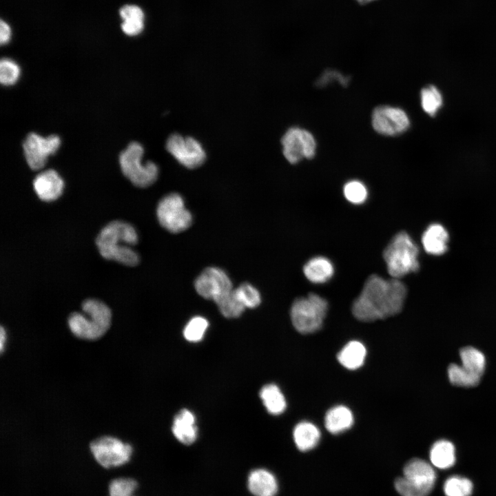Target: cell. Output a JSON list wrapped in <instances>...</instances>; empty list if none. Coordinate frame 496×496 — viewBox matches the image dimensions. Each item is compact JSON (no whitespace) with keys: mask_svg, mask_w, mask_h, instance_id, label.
<instances>
[{"mask_svg":"<svg viewBox=\"0 0 496 496\" xmlns=\"http://www.w3.org/2000/svg\"><path fill=\"white\" fill-rule=\"evenodd\" d=\"M419 250L405 231L397 234L383 252L387 271L393 278L399 279L419 269Z\"/></svg>","mask_w":496,"mask_h":496,"instance_id":"obj_4","label":"cell"},{"mask_svg":"<svg viewBox=\"0 0 496 496\" xmlns=\"http://www.w3.org/2000/svg\"><path fill=\"white\" fill-rule=\"evenodd\" d=\"M144 28V20L130 19L125 20L121 24L123 32L128 36H135L140 34Z\"/></svg>","mask_w":496,"mask_h":496,"instance_id":"obj_36","label":"cell"},{"mask_svg":"<svg viewBox=\"0 0 496 496\" xmlns=\"http://www.w3.org/2000/svg\"><path fill=\"white\" fill-rule=\"evenodd\" d=\"M366 351L364 344L358 341H351L338 353L339 362L351 370L360 367L365 359Z\"/></svg>","mask_w":496,"mask_h":496,"instance_id":"obj_22","label":"cell"},{"mask_svg":"<svg viewBox=\"0 0 496 496\" xmlns=\"http://www.w3.org/2000/svg\"><path fill=\"white\" fill-rule=\"evenodd\" d=\"M327 309V302L318 294L297 298L291 308L292 324L300 333H313L322 327Z\"/></svg>","mask_w":496,"mask_h":496,"instance_id":"obj_7","label":"cell"},{"mask_svg":"<svg viewBox=\"0 0 496 496\" xmlns=\"http://www.w3.org/2000/svg\"><path fill=\"white\" fill-rule=\"evenodd\" d=\"M6 341V331H5L3 326L1 327L0 331V349L1 353L3 351L4 344Z\"/></svg>","mask_w":496,"mask_h":496,"instance_id":"obj_38","label":"cell"},{"mask_svg":"<svg viewBox=\"0 0 496 496\" xmlns=\"http://www.w3.org/2000/svg\"><path fill=\"white\" fill-rule=\"evenodd\" d=\"M356 1L361 4H365V3H368L375 1V0H356Z\"/></svg>","mask_w":496,"mask_h":496,"instance_id":"obj_39","label":"cell"},{"mask_svg":"<svg viewBox=\"0 0 496 496\" xmlns=\"http://www.w3.org/2000/svg\"><path fill=\"white\" fill-rule=\"evenodd\" d=\"M248 488L254 496H275L278 491V483L271 473L259 468L250 473Z\"/></svg>","mask_w":496,"mask_h":496,"instance_id":"obj_18","label":"cell"},{"mask_svg":"<svg viewBox=\"0 0 496 496\" xmlns=\"http://www.w3.org/2000/svg\"><path fill=\"white\" fill-rule=\"evenodd\" d=\"M406 292V286L398 279L386 280L378 275H371L353 304V314L363 322L396 315L402 309Z\"/></svg>","mask_w":496,"mask_h":496,"instance_id":"obj_1","label":"cell"},{"mask_svg":"<svg viewBox=\"0 0 496 496\" xmlns=\"http://www.w3.org/2000/svg\"><path fill=\"white\" fill-rule=\"evenodd\" d=\"M33 187L41 200L51 202L61 196L64 183L55 170L47 169L36 176L33 180Z\"/></svg>","mask_w":496,"mask_h":496,"instance_id":"obj_15","label":"cell"},{"mask_svg":"<svg viewBox=\"0 0 496 496\" xmlns=\"http://www.w3.org/2000/svg\"><path fill=\"white\" fill-rule=\"evenodd\" d=\"M371 123L379 134L395 136L405 132L409 120L402 110L386 105L378 106L373 112Z\"/></svg>","mask_w":496,"mask_h":496,"instance_id":"obj_14","label":"cell"},{"mask_svg":"<svg viewBox=\"0 0 496 496\" xmlns=\"http://www.w3.org/2000/svg\"><path fill=\"white\" fill-rule=\"evenodd\" d=\"M137 487V482L132 478H116L110 483V496H134V493Z\"/></svg>","mask_w":496,"mask_h":496,"instance_id":"obj_32","label":"cell"},{"mask_svg":"<svg viewBox=\"0 0 496 496\" xmlns=\"http://www.w3.org/2000/svg\"><path fill=\"white\" fill-rule=\"evenodd\" d=\"M209 326V322L202 316L192 318L186 324L183 330L185 338L192 342L200 341Z\"/></svg>","mask_w":496,"mask_h":496,"instance_id":"obj_30","label":"cell"},{"mask_svg":"<svg viewBox=\"0 0 496 496\" xmlns=\"http://www.w3.org/2000/svg\"><path fill=\"white\" fill-rule=\"evenodd\" d=\"M20 68L10 59H2L0 62V81L3 85H12L19 79Z\"/></svg>","mask_w":496,"mask_h":496,"instance_id":"obj_33","label":"cell"},{"mask_svg":"<svg viewBox=\"0 0 496 496\" xmlns=\"http://www.w3.org/2000/svg\"><path fill=\"white\" fill-rule=\"evenodd\" d=\"M320 438L319 429L313 424L302 422L293 430V439L297 448L301 451L313 448Z\"/></svg>","mask_w":496,"mask_h":496,"instance_id":"obj_21","label":"cell"},{"mask_svg":"<svg viewBox=\"0 0 496 496\" xmlns=\"http://www.w3.org/2000/svg\"><path fill=\"white\" fill-rule=\"evenodd\" d=\"M448 234L440 224L430 225L422 237V243L425 251L431 255L440 256L448 249Z\"/></svg>","mask_w":496,"mask_h":496,"instance_id":"obj_17","label":"cell"},{"mask_svg":"<svg viewBox=\"0 0 496 496\" xmlns=\"http://www.w3.org/2000/svg\"><path fill=\"white\" fill-rule=\"evenodd\" d=\"M282 152L285 158L291 164H295L303 158H312L316 152V141L308 131L291 127L281 139Z\"/></svg>","mask_w":496,"mask_h":496,"instance_id":"obj_11","label":"cell"},{"mask_svg":"<svg viewBox=\"0 0 496 496\" xmlns=\"http://www.w3.org/2000/svg\"><path fill=\"white\" fill-rule=\"evenodd\" d=\"M448 376L451 383L453 385L462 387H473L477 386L481 380V376L473 374L462 365L451 364L448 367Z\"/></svg>","mask_w":496,"mask_h":496,"instance_id":"obj_26","label":"cell"},{"mask_svg":"<svg viewBox=\"0 0 496 496\" xmlns=\"http://www.w3.org/2000/svg\"><path fill=\"white\" fill-rule=\"evenodd\" d=\"M446 496H470L473 491V484L467 478L452 476L444 484Z\"/></svg>","mask_w":496,"mask_h":496,"instance_id":"obj_29","label":"cell"},{"mask_svg":"<svg viewBox=\"0 0 496 496\" xmlns=\"http://www.w3.org/2000/svg\"><path fill=\"white\" fill-rule=\"evenodd\" d=\"M344 194L347 200L353 204L363 203L367 198V189L358 180L348 182L344 187Z\"/></svg>","mask_w":496,"mask_h":496,"instance_id":"obj_34","label":"cell"},{"mask_svg":"<svg viewBox=\"0 0 496 496\" xmlns=\"http://www.w3.org/2000/svg\"><path fill=\"white\" fill-rule=\"evenodd\" d=\"M165 147L180 164L189 169L200 166L206 158V153L202 145L190 136L172 134L168 137Z\"/></svg>","mask_w":496,"mask_h":496,"instance_id":"obj_10","label":"cell"},{"mask_svg":"<svg viewBox=\"0 0 496 496\" xmlns=\"http://www.w3.org/2000/svg\"><path fill=\"white\" fill-rule=\"evenodd\" d=\"M404 476L395 481V488L401 496H428L433 488L436 475L427 462L414 458L404 467Z\"/></svg>","mask_w":496,"mask_h":496,"instance_id":"obj_5","label":"cell"},{"mask_svg":"<svg viewBox=\"0 0 496 496\" xmlns=\"http://www.w3.org/2000/svg\"><path fill=\"white\" fill-rule=\"evenodd\" d=\"M143 146L132 142L119 155V164L123 175L138 187L152 185L158 176V167L152 161L142 163Z\"/></svg>","mask_w":496,"mask_h":496,"instance_id":"obj_6","label":"cell"},{"mask_svg":"<svg viewBox=\"0 0 496 496\" xmlns=\"http://www.w3.org/2000/svg\"><path fill=\"white\" fill-rule=\"evenodd\" d=\"M90 449L96 461L105 468L126 464L133 451L130 444L110 435L94 439L90 444Z\"/></svg>","mask_w":496,"mask_h":496,"instance_id":"obj_9","label":"cell"},{"mask_svg":"<svg viewBox=\"0 0 496 496\" xmlns=\"http://www.w3.org/2000/svg\"><path fill=\"white\" fill-rule=\"evenodd\" d=\"M81 309L83 313L73 312L68 318L70 331L81 340L93 341L101 338L111 326V309L96 298L85 299Z\"/></svg>","mask_w":496,"mask_h":496,"instance_id":"obj_3","label":"cell"},{"mask_svg":"<svg viewBox=\"0 0 496 496\" xmlns=\"http://www.w3.org/2000/svg\"><path fill=\"white\" fill-rule=\"evenodd\" d=\"M172 429L175 437L182 444L189 445L194 443L198 436L194 413L186 409L180 411L174 419Z\"/></svg>","mask_w":496,"mask_h":496,"instance_id":"obj_16","label":"cell"},{"mask_svg":"<svg viewBox=\"0 0 496 496\" xmlns=\"http://www.w3.org/2000/svg\"><path fill=\"white\" fill-rule=\"evenodd\" d=\"M119 14L123 21L130 19L144 20V13L142 9L135 5H125L123 6Z\"/></svg>","mask_w":496,"mask_h":496,"instance_id":"obj_35","label":"cell"},{"mask_svg":"<svg viewBox=\"0 0 496 496\" xmlns=\"http://www.w3.org/2000/svg\"><path fill=\"white\" fill-rule=\"evenodd\" d=\"M455 447L453 443L446 440L435 442L430 451L431 463L437 468L446 469L455 462Z\"/></svg>","mask_w":496,"mask_h":496,"instance_id":"obj_23","label":"cell"},{"mask_svg":"<svg viewBox=\"0 0 496 496\" xmlns=\"http://www.w3.org/2000/svg\"><path fill=\"white\" fill-rule=\"evenodd\" d=\"M11 36V30L9 25L3 21V20H1L0 22V42L1 45L7 43L10 39Z\"/></svg>","mask_w":496,"mask_h":496,"instance_id":"obj_37","label":"cell"},{"mask_svg":"<svg viewBox=\"0 0 496 496\" xmlns=\"http://www.w3.org/2000/svg\"><path fill=\"white\" fill-rule=\"evenodd\" d=\"M156 216L161 225L172 233L187 229L192 223V216L185 207L183 197L177 193L164 196L158 203Z\"/></svg>","mask_w":496,"mask_h":496,"instance_id":"obj_8","label":"cell"},{"mask_svg":"<svg viewBox=\"0 0 496 496\" xmlns=\"http://www.w3.org/2000/svg\"><path fill=\"white\" fill-rule=\"evenodd\" d=\"M260 397L270 414H281L286 409L285 398L276 384H269L265 385L260 389Z\"/></svg>","mask_w":496,"mask_h":496,"instance_id":"obj_24","label":"cell"},{"mask_svg":"<svg viewBox=\"0 0 496 496\" xmlns=\"http://www.w3.org/2000/svg\"><path fill=\"white\" fill-rule=\"evenodd\" d=\"M421 105L423 110L430 116H435L442 105V97L433 85L423 88L421 91Z\"/></svg>","mask_w":496,"mask_h":496,"instance_id":"obj_28","label":"cell"},{"mask_svg":"<svg viewBox=\"0 0 496 496\" xmlns=\"http://www.w3.org/2000/svg\"><path fill=\"white\" fill-rule=\"evenodd\" d=\"M333 271L334 269L331 261L322 256L310 259L303 267L306 278L316 284L328 281L332 277Z\"/></svg>","mask_w":496,"mask_h":496,"instance_id":"obj_19","label":"cell"},{"mask_svg":"<svg viewBox=\"0 0 496 496\" xmlns=\"http://www.w3.org/2000/svg\"><path fill=\"white\" fill-rule=\"evenodd\" d=\"M61 140L56 135L43 137L36 133L28 134L23 143L26 162L32 170L42 169L49 156L59 149Z\"/></svg>","mask_w":496,"mask_h":496,"instance_id":"obj_12","label":"cell"},{"mask_svg":"<svg viewBox=\"0 0 496 496\" xmlns=\"http://www.w3.org/2000/svg\"><path fill=\"white\" fill-rule=\"evenodd\" d=\"M324 423L328 431L338 434L351 428L353 423V416L347 407L336 406L327 413Z\"/></svg>","mask_w":496,"mask_h":496,"instance_id":"obj_20","label":"cell"},{"mask_svg":"<svg viewBox=\"0 0 496 496\" xmlns=\"http://www.w3.org/2000/svg\"><path fill=\"white\" fill-rule=\"evenodd\" d=\"M194 287L200 296L214 302L234 289L228 275L215 267L205 269L196 279Z\"/></svg>","mask_w":496,"mask_h":496,"instance_id":"obj_13","label":"cell"},{"mask_svg":"<svg viewBox=\"0 0 496 496\" xmlns=\"http://www.w3.org/2000/svg\"><path fill=\"white\" fill-rule=\"evenodd\" d=\"M138 242V234L132 225L123 220H113L100 231L96 245L101 256L126 266H136L138 254L132 248Z\"/></svg>","mask_w":496,"mask_h":496,"instance_id":"obj_2","label":"cell"},{"mask_svg":"<svg viewBox=\"0 0 496 496\" xmlns=\"http://www.w3.org/2000/svg\"><path fill=\"white\" fill-rule=\"evenodd\" d=\"M235 293L245 308L254 309L257 307L261 302L259 291L251 285L245 282L238 288L234 289Z\"/></svg>","mask_w":496,"mask_h":496,"instance_id":"obj_31","label":"cell"},{"mask_svg":"<svg viewBox=\"0 0 496 496\" xmlns=\"http://www.w3.org/2000/svg\"><path fill=\"white\" fill-rule=\"evenodd\" d=\"M215 302L223 316L228 318H238L246 309L237 298L234 289Z\"/></svg>","mask_w":496,"mask_h":496,"instance_id":"obj_27","label":"cell"},{"mask_svg":"<svg viewBox=\"0 0 496 496\" xmlns=\"http://www.w3.org/2000/svg\"><path fill=\"white\" fill-rule=\"evenodd\" d=\"M462 366L468 371L482 377L486 366L484 355L472 347H466L459 351Z\"/></svg>","mask_w":496,"mask_h":496,"instance_id":"obj_25","label":"cell"}]
</instances>
